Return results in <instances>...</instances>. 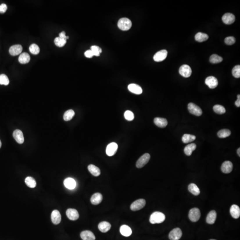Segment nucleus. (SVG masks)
Segmentation results:
<instances>
[{
	"mask_svg": "<svg viewBox=\"0 0 240 240\" xmlns=\"http://www.w3.org/2000/svg\"><path fill=\"white\" fill-rule=\"evenodd\" d=\"M154 122L155 125L160 128H164L168 125V121L166 118L156 117L154 118Z\"/></svg>",
	"mask_w": 240,
	"mask_h": 240,
	"instance_id": "nucleus-24",
	"label": "nucleus"
},
{
	"mask_svg": "<svg viewBox=\"0 0 240 240\" xmlns=\"http://www.w3.org/2000/svg\"><path fill=\"white\" fill-rule=\"evenodd\" d=\"M188 109L190 114L197 116H200L202 114V110L196 104L189 103L188 105Z\"/></svg>",
	"mask_w": 240,
	"mask_h": 240,
	"instance_id": "nucleus-6",
	"label": "nucleus"
},
{
	"mask_svg": "<svg viewBox=\"0 0 240 240\" xmlns=\"http://www.w3.org/2000/svg\"><path fill=\"white\" fill-rule=\"evenodd\" d=\"M240 148H238V149H237V154H238V156H239V157H240Z\"/></svg>",
	"mask_w": 240,
	"mask_h": 240,
	"instance_id": "nucleus-49",
	"label": "nucleus"
},
{
	"mask_svg": "<svg viewBox=\"0 0 240 240\" xmlns=\"http://www.w3.org/2000/svg\"><path fill=\"white\" fill-rule=\"evenodd\" d=\"M80 236L83 240H95L96 239L94 234L90 231H83L80 233Z\"/></svg>",
	"mask_w": 240,
	"mask_h": 240,
	"instance_id": "nucleus-18",
	"label": "nucleus"
},
{
	"mask_svg": "<svg viewBox=\"0 0 240 240\" xmlns=\"http://www.w3.org/2000/svg\"><path fill=\"white\" fill-rule=\"evenodd\" d=\"M231 134V131L227 129H223L221 130L217 133V136L221 138H226L230 136Z\"/></svg>",
	"mask_w": 240,
	"mask_h": 240,
	"instance_id": "nucleus-35",
	"label": "nucleus"
},
{
	"mask_svg": "<svg viewBox=\"0 0 240 240\" xmlns=\"http://www.w3.org/2000/svg\"><path fill=\"white\" fill-rule=\"evenodd\" d=\"M214 240V239H211V240Z\"/></svg>",
	"mask_w": 240,
	"mask_h": 240,
	"instance_id": "nucleus-51",
	"label": "nucleus"
},
{
	"mask_svg": "<svg viewBox=\"0 0 240 240\" xmlns=\"http://www.w3.org/2000/svg\"><path fill=\"white\" fill-rule=\"evenodd\" d=\"M51 220L52 222L55 225L59 224L62 220L61 214L57 210H54L51 213Z\"/></svg>",
	"mask_w": 240,
	"mask_h": 240,
	"instance_id": "nucleus-14",
	"label": "nucleus"
},
{
	"mask_svg": "<svg viewBox=\"0 0 240 240\" xmlns=\"http://www.w3.org/2000/svg\"><path fill=\"white\" fill-rule=\"evenodd\" d=\"M196 139V136L189 134H185L183 136L182 141L184 143H188Z\"/></svg>",
	"mask_w": 240,
	"mask_h": 240,
	"instance_id": "nucleus-33",
	"label": "nucleus"
},
{
	"mask_svg": "<svg viewBox=\"0 0 240 240\" xmlns=\"http://www.w3.org/2000/svg\"><path fill=\"white\" fill-rule=\"evenodd\" d=\"M64 185L68 189H73L76 187V181L72 178H68L65 179Z\"/></svg>",
	"mask_w": 240,
	"mask_h": 240,
	"instance_id": "nucleus-21",
	"label": "nucleus"
},
{
	"mask_svg": "<svg viewBox=\"0 0 240 240\" xmlns=\"http://www.w3.org/2000/svg\"><path fill=\"white\" fill-rule=\"evenodd\" d=\"M216 218V213L215 210H212L208 214L206 218V222L209 224H214Z\"/></svg>",
	"mask_w": 240,
	"mask_h": 240,
	"instance_id": "nucleus-27",
	"label": "nucleus"
},
{
	"mask_svg": "<svg viewBox=\"0 0 240 240\" xmlns=\"http://www.w3.org/2000/svg\"><path fill=\"white\" fill-rule=\"evenodd\" d=\"M200 216V212L199 209L194 208L190 210L189 214V217L191 221L197 222L199 220Z\"/></svg>",
	"mask_w": 240,
	"mask_h": 240,
	"instance_id": "nucleus-4",
	"label": "nucleus"
},
{
	"mask_svg": "<svg viewBox=\"0 0 240 240\" xmlns=\"http://www.w3.org/2000/svg\"><path fill=\"white\" fill-rule=\"evenodd\" d=\"M103 200L102 194L99 193H96L92 195L90 199L91 203L94 205H97L101 203Z\"/></svg>",
	"mask_w": 240,
	"mask_h": 240,
	"instance_id": "nucleus-20",
	"label": "nucleus"
},
{
	"mask_svg": "<svg viewBox=\"0 0 240 240\" xmlns=\"http://www.w3.org/2000/svg\"><path fill=\"white\" fill-rule=\"evenodd\" d=\"M235 105L237 107H240V95H237V100L235 102Z\"/></svg>",
	"mask_w": 240,
	"mask_h": 240,
	"instance_id": "nucleus-48",
	"label": "nucleus"
},
{
	"mask_svg": "<svg viewBox=\"0 0 240 240\" xmlns=\"http://www.w3.org/2000/svg\"><path fill=\"white\" fill-rule=\"evenodd\" d=\"M146 204V201L145 199H139L132 202L130 205V209L132 211H138L144 208Z\"/></svg>",
	"mask_w": 240,
	"mask_h": 240,
	"instance_id": "nucleus-3",
	"label": "nucleus"
},
{
	"mask_svg": "<svg viewBox=\"0 0 240 240\" xmlns=\"http://www.w3.org/2000/svg\"><path fill=\"white\" fill-rule=\"evenodd\" d=\"M89 172L95 177H98L101 174L100 169L94 164H89L88 166Z\"/></svg>",
	"mask_w": 240,
	"mask_h": 240,
	"instance_id": "nucleus-26",
	"label": "nucleus"
},
{
	"mask_svg": "<svg viewBox=\"0 0 240 240\" xmlns=\"http://www.w3.org/2000/svg\"><path fill=\"white\" fill-rule=\"evenodd\" d=\"M230 213L231 215L234 218H238L240 216V207L236 205H233L231 206Z\"/></svg>",
	"mask_w": 240,
	"mask_h": 240,
	"instance_id": "nucleus-22",
	"label": "nucleus"
},
{
	"mask_svg": "<svg viewBox=\"0 0 240 240\" xmlns=\"http://www.w3.org/2000/svg\"><path fill=\"white\" fill-rule=\"evenodd\" d=\"M222 20L225 24L230 25L232 24L235 21V17L234 14L231 13H225L222 17Z\"/></svg>",
	"mask_w": 240,
	"mask_h": 240,
	"instance_id": "nucleus-13",
	"label": "nucleus"
},
{
	"mask_svg": "<svg viewBox=\"0 0 240 240\" xmlns=\"http://www.w3.org/2000/svg\"><path fill=\"white\" fill-rule=\"evenodd\" d=\"M208 38H209L208 35L203 33H198L195 36V39L196 41L199 42H205L208 40Z\"/></svg>",
	"mask_w": 240,
	"mask_h": 240,
	"instance_id": "nucleus-31",
	"label": "nucleus"
},
{
	"mask_svg": "<svg viewBox=\"0 0 240 240\" xmlns=\"http://www.w3.org/2000/svg\"><path fill=\"white\" fill-rule=\"evenodd\" d=\"M205 83L210 89H214L218 85V80L215 77L209 76L207 77L205 80Z\"/></svg>",
	"mask_w": 240,
	"mask_h": 240,
	"instance_id": "nucleus-12",
	"label": "nucleus"
},
{
	"mask_svg": "<svg viewBox=\"0 0 240 240\" xmlns=\"http://www.w3.org/2000/svg\"><path fill=\"white\" fill-rule=\"evenodd\" d=\"M75 115V112L73 110H69L65 112L64 114V120L65 121H69L74 117Z\"/></svg>",
	"mask_w": 240,
	"mask_h": 240,
	"instance_id": "nucleus-34",
	"label": "nucleus"
},
{
	"mask_svg": "<svg viewBox=\"0 0 240 240\" xmlns=\"http://www.w3.org/2000/svg\"><path fill=\"white\" fill-rule=\"evenodd\" d=\"M235 39L233 37H227L225 39V43L228 45H232L235 43Z\"/></svg>",
	"mask_w": 240,
	"mask_h": 240,
	"instance_id": "nucleus-44",
	"label": "nucleus"
},
{
	"mask_svg": "<svg viewBox=\"0 0 240 240\" xmlns=\"http://www.w3.org/2000/svg\"><path fill=\"white\" fill-rule=\"evenodd\" d=\"M59 37H61V38H63V39H66V40H67V36L65 35V32L62 31L59 34Z\"/></svg>",
	"mask_w": 240,
	"mask_h": 240,
	"instance_id": "nucleus-47",
	"label": "nucleus"
},
{
	"mask_svg": "<svg viewBox=\"0 0 240 240\" xmlns=\"http://www.w3.org/2000/svg\"><path fill=\"white\" fill-rule=\"evenodd\" d=\"M22 49V47L20 44H15L10 48L9 53L12 56H17L21 53Z\"/></svg>",
	"mask_w": 240,
	"mask_h": 240,
	"instance_id": "nucleus-17",
	"label": "nucleus"
},
{
	"mask_svg": "<svg viewBox=\"0 0 240 240\" xmlns=\"http://www.w3.org/2000/svg\"><path fill=\"white\" fill-rule=\"evenodd\" d=\"M232 75L234 78H240V66L237 65L235 66L232 70Z\"/></svg>",
	"mask_w": 240,
	"mask_h": 240,
	"instance_id": "nucleus-42",
	"label": "nucleus"
},
{
	"mask_svg": "<svg viewBox=\"0 0 240 240\" xmlns=\"http://www.w3.org/2000/svg\"><path fill=\"white\" fill-rule=\"evenodd\" d=\"M151 158V155L146 153L141 156L136 163V167L137 168H142L148 163Z\"/></svg>",
	"mask_w": 240,
	"mask_h": 240,
	"instance_id": "nucleus-5",
	"label": "nucleus"
},
{
	"mask_svg": "<svg viewBox=\"0 0 240 240\" xmlns=\"http://www.w3.org/2000/svg\"><path fill=\"white\" fill-rule=\"evenodd\" d=\"M10 83V80L8 77L4 74L0 75V85H7Z\"/></svg>",
	"mask_w": 240,
	"mask_h": 240,
	"instance_id": "nucleus-40",
	"label": "nucleus"
},
{
	"mask_svg": "<svg viewBox=\"0 0 240 240\" xmlns=\"http://www.w3.org/2000/svg\"><path fill=\"white\" fill-rule=\"evenodd\" d=\"M1 140H0V148H1Z\"/></svg>",
	"mask_w": 240,
	"mask_h": 240,
	"instance_id": "nucleus-50",
	"label": "nucleus"
},
{
	"mask_svg": "<svg viewBox=\"0 0 240 240\" xmlns=\"http://www.w3.org/2000/svg\"><path fill=\"white\" fill-rule=\"evenodd\" d=\"M188 190L195 196H198L200 194V190L198 186L194 183H191L188 186Z\"/></svg>",
	"mask_w": 240,
	"mask_h": 240,
	"instance_id": "nucleus-29",
	"label": "nucleus"
},
{
	"mask_svg": "<svg viewBox=\"0 0 240 240\" xmlns=\"http://www.w3.org/2000/svg\"><path fill=\"white\" fill-rule=\"evenodd\" d=\"M117 26L121 31H127L131 28L132 22L128 18H122L118 21Z\"/></svg>",
	"mask_w": 240,
	"mask_h": 240,
	"instance_id": "nucleus-2",
	"label": "nucleus"
},
{
	"mask_svg": "<svg viewBox=\"0 0 240 240\" xmlns=\"http://www.w3.org/2000/svg\"><path fill=\"white\" fill-rule=\"evenodd\" d=\"M213 109H214V111L216 114H225L226 111L225 108L221 105H215L213 107Z\"/></svg>",
	"mask_w": 240,
	"mask_h": 240,
	"instance_id": "nucleus-36",
	"label": "nucleus"
},
{
	"mask_svg": "<svg viewBox=\"0 0 240 240\" xmlns=\"http://www.w3.org/2000/svg\"><path fill=\"white\" fill-rule=\"evenodd\" d=\"M197 147L196 145L194 143H192V144H189L187 145L184 148L185 153L186 154L187 156H189L192 154V153Z\"/></svg>",
	"mask_w": 240,
	"mask_h": 240,
	"instance_id": "nucleus-30",
	"label": "nucleus"
},
{
	"mask_svg": "<svg viewBox=\"0 0 240 240\" xmlns=\"http://www.w3.org/2000/svg\"><path fill=\"white\" fill-rule=\"evenodd\" d=\"M233 168V164L230 161H225L222 164L221 170L223 173H229L232 172Z\"/></svg>",
	"mask_w": 240,
	"mask_h": 240,
	"instance_id": "nucleus-16",
	"label": "nucleus"
},
{
	"mask_svg": "<svg viewBox=\"0 0 240 240\" xmlns=\"http://www.w3.org/2000/svg\"><path fill=\"white\" fill-rule=\"evenodd\" d=\"M31 60V57L27 53H23L20 55L18 61L20 63L22 64L28 63Z\"/></svg>",
	"mask_w": 240,
	"mask_h": 240,
	"instance_id": "nucleus-28",
	"label": "nucleus"
},
{
	"mask_svg": "<svg viewBox=\"0 0 240 240\" xmlns=\"http://www.w3.org/2000/svg\"><path fill=\"white\" fill-rule=\"evenodd\" d=\"M166 219V216L162 212H155L151 215L149 221L151 224H160Z\"/></svg>",
	"mask_w": 240,
	"mask_h": 240,
	"instance_id": "nucleus-1",
	"label": "nucleus"
},
{
	"mask_svg": "<svg viewBox=\"0 0 240 240\" xmlns=\"http://www.w3.org/2000/svg\"><path fill=\"white\" fill-rule=\"evenodd\" d=\"M7 10V6L5 4H2L0 5V13H4Z\"/></svg>",
	"mask_w": 240,
	"mask_h": 240,
	"instance_id": "nucleus-45",
	"label": "nucleus"
},
{
	"mask_svg": "<svg viewBox=\"0 0 240 240\" xmlns=\"http://www.w3.org/2000/svg\"><path fill=\"white\" fill-rule=\"evenodd\" d=\"M179 72V74L184 78H189L192 74V69L189 65H184L180 67Z\"/></svg>",
	"mask_w": 240,
	"mask_h": 240,
	"instance_id": "nucleus-8",
	"label": "nucleus"
},
{
	"mask_svg": "<svg viewBox=\"0 0 240 240\" xmlns=\"http://www.w3.org/2000/svg\"><path fill=\"white\" fill-rule=\"evenodd\" d=\"M118 146L115 142H112L107 146L106 149V153L108 156H114L117 151Z\"/></svg>",
	"mask_w": 240,
	"mask_h": 240,
	"instance_id": "nucleus-10",
	"label": "nucleus"
},
{
	"mask_svg": "<svg viewBox=\"0 0 240 240\" xmlns=\"http://www.w3.org/2000/svg\"><path fill=\"white\" fill-rule=\"evenodd\" d=\"M29 49L31 53L34 55H37L40 52V48L39 46L35 44H32L29 47Z\"/></svg>",
	"mask_w": 240,
	"mask_h": 240,
	"instance_id": "nucleus-39",
	"label": "nucleus"
},
{
	"mask_svg": "<svg viewBox=\"0 0 240 240\" xmlns=\"http://www.w3.org/2000/svg\"><path fill=\"white\" fill-rule=\"evenodd\" d=\"M25 183L28 187L31 188H34L37 185L35 180L32 177H27L25 179Z\"/></svg>",
	"mask_w": 240,
	"mask_h": 240,
	"instance_id": "nucleus-32",
	"label": "nucleus"
},
{
	"mask_svg": "<svg viewBox=\"0 0 240 240\" xmlns=\"http://www.w3.org/2000/svg\"><path fill=\"white\" fill-rule=\"evenodd\" d=\"M99 230L102 232H106L110 230L111 225L107 221H102L98 225Z\"/></svg>",
	"mask_w": 240,
	"mask_h": 240,
	"instance_id": "nucleus-25",
	"label": "nucleus"
},
{
	"mask_svg": "<svg viewBox=\"0 0 240 240\" xmlns=\"http://www.w3.org/2000/svg\"><path fill=\"white\" fill-rule=\"evenodd\" d=\"M125 119L129 121H132L134 119V114L130 110H127L124 113Z\"/></svg>",
	"mask_w": 240,
	"mask_h": 240,
	"instance_id": "nucleus-43",
	"label": "nucleus"
},
{
	"mask_svg": "<svg viewBox=\"0 0 240 240\" xmlns=\"http://www.w3.org/2000/svg\"><path fill=\"white\" fill-rule=\"evenodd\" d=\"M223 61V58L216 54H213L210 57L209 61L213 64H217Z\"/></svg>",
	"mask_w": 240,
	"mask_h": 240,
	"instance_id": "nucleus-37",
	"label": "nucleus"
},
{
	"mask_svg": "<svg viewBox=\"0 0 240 240\" xmlns=\"http://www.w3.org/2000/svg\"><path fill=\"white\" fill-rule=\"evenodd\" d=\"M167 55V51L163 49L157 52L153 56V60L156 62H162L166 58Z\"/></svg>",
	"mask_w": 240,
	"mask_h": 240,
	"instance_id": "nucleus-9",
	"label": "nucleus"
},
{
	"mask_svg": "<svg viewBox=\"0 0 240 240\" xmlns=\"http://www.w3.org/2000/svg\"><path fill=\"white\" fill-rule=\"evenodd\" d=\"M85 55L87 58H92L94 56L93 52L91 50H88L85 51Z\"/></svg>",
	"mask_w": 240,
	"mask_h": 240,
	"instance_id": "nucleus-46",
	"label": "nucleus"
},
{
	"mask_svg": "<svg viewBox=\"0 0 240 240\" xmlns=\"http://www.w3.org/2000/svg\"><path fill=\"white\" fill-rule=\"evenodd\" d=\"M120 233L123 236L129 237L132 234V231L130 226L127 225H122L120 228Z\"/></svg>",
	"mask_w": 240,
	"mask_h": 240,
	"instance_id": "nucleus-23",
	"label": "nucleus"
},
{
	"mask_svg": "<svg viewBox=\"0 0 240 240\" xmlns=\"http://www.w3.org/2000/svg\"><path fill=\"white\" fill-rule=\"evenodd\" d=\"M182 235V232L181 229L176 228L169 232V237L170 240H179Z\"/></svg>",
	"mask_w": 240,
	"mask_h": 240,
	"instance_id": "nucleus-7",
	"label": "nucleus"
},
{
	"mask_svg": "<svg viewBox=\"0 0 240 240\" xmlns=\"http://www.w3.org/2000/svg\"><path fill=\"white\" fill-rule=\"evenodd\" d=\"M66 214L68 218L71 221L77 220L79 217L78 212L75 209H68L66 212Z\"/></svg>",
	"mask_w": 240,
	"mask_h": 240,
	"instance_id": "nucleus-11",
	"label": "nucleus"
},
{
	"mask_svg": "<svg viewBox=\"0 0 240 240\" xmlns=\"http://www.w3.org/2000/svg\"><path fill=\"white\" fill-rule=\"evenodd\" d=\"M128 89L129 91L136 94H141L142 93V89L141 86L136 84H131L128 85Z\"/></svg>",
	"mask_w": 240,
	"mask_h": 240,
	"instance_id": "nucleus-19",
	"label": "nucleus"
},
{
	"mask_svg": "<svg viewBox=\"0 0 240 240\" xmlns=\"http://www.w3.org/2000/svg\"><path fill=\"white\" fill-rule=\"evenodd\" d=\"M13 137L14 139L20 144H23L24 142V137L23 132L19 130H14L13 132Z\"/></svg>",
	"mask_w": 240,
	"mask_h": 240,
	"instance_id": "nucleus-15",
	"label": "nucleus"
},
{
	"mask_svg": "<svg viewBox=\"0 0 240 240\" xmlns=\"http://www.w3.org/2000/svg\"><path fill=\"white\" fill-rule=\"evenodd\" d=\"M91 51L93 52L94 56H100V54L102 52V49L99 47L96 46H93L91 47Z\"/></svg>",
	"mask_w": 240,
	"mask_h": 240,
	"instance_id": "nucleus-41",
	"label": "nucleus"
},
{
	"mask_svg": "<svg viewBox=\"0 0 240 240\" xmlns=\"http://www.w3.org/2000/svg\"><path fill=\"white\" fill-rule=\"evenodd\" d=\"M66 39L61 38L60 37H57L54 39V43L56 44V46L59 47H62L64 46L66 43Z\"/></svg>",
	"mask_w": 240,
	"mask_h": 240,
	"instance_id": "nucleus-38",
	"label": "nucleus"
}]
</instances>
